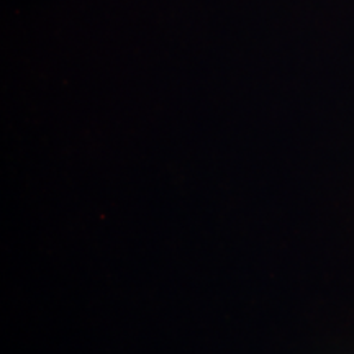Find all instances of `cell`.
I'll use <instances>...</instances> for the list:
<instances>
[]
</instances>
